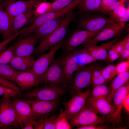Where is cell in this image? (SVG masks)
I'll use <instances>...</instances> for the list:
<instances>
[{
	"instance_id": "cell-1",
	"label": "cell",
	"mask_w": 129,
	"mask_h": 129,
	"mask_svg": "<svg viewBox=\"0 0 129 129\" xmlns=\"http://www.w3.org/2000/svg\"><path fill=\"white\" fill-rule=\"evenodd\" d=\"M74 18V14L72 11L64 17L60 25L52 33L40 42L35 48L32 55H41L64 40L69 26Z\"/></svg>"
},
{
	"instance_id": "cell-2",
	"label": "cell",
	"mask_w": 129,
	"mask_h": 129,
	"mask_svg": "<svg viewBox=\"0 0 129 129\" xmlns=\"http://www.w3.org/2000/svg\"><path fill=\"white\" fill-rule=\"evenodd\" d=\"M95 62L82 67L73 75L71 82L67 86L68 90L72 96L82 91L91 85L93 72L102 67L100 64Z\"/></svg>"
},
{
	"instance_id": "cell-3",
	"label": "cell",
	"mask_w": 129,
	"mask_h": 129,
	"mask_svg": "<svg viewBox=\"0 0 129 129\" xmlns=\"http://www.w3.org/2000/svg\"><path fill=\"white\" fill-rule=\"evenodd\" d=\"M72 128L86 125L112 124L106 117L101 116L90 109L85 104L79 111L68 118Z\"/></svg>"
},
{
	"instance_id": "cell-4",
	"label": "cell",
	"mask_w": 129,
	"mask_h": 129,
	"mask_svg": "<svg viewBox=\"0 0 129 129\" xmlns=\"http://www.w3.org/2000/svg\"><path fill=\"white\" fill-rule=\"evenodd\" d=\"M25 92H22L19 97L25 100H40L54 101L59 99L65 93L63 87L57 85H47Z\"/></svg>"
},
{
	"instance_id": "cell-5",
	"label": "cell",
	"mask_w": 129,
	"mask_h": 129,
	"mask_svg": "<svg viewBox=\"0 0 129 129\" xmlns=\"http://www.w3.org/2000/svg\"><path fill=\"white\" fill-rule=\"evenodd\" d=\"M86 104L97 114H101L109 119L114 129L119 128L120 125L116 109L112 103L109 102L107 98H95L88 96L86 100Z\"/></svg>"
},
{
	"instance_id": "cell-6",
	"label": "cell",
	"mask_w": 129,
	"mask_h": 129,
	"mask_svg": "<svg viewBox=\"0 0 129 129\" xmlns=\"http://www.w3.org/2000/svg\"><path fill=\"white\" fill-rule=\"evenodd\" d=\"M79 3V0H75L60 10L46 13L38 16L31 24L22 30L21 34L25 35L32 33L37 29L49 21L65 17L77 7Z\"/></svg>"
},
{
	"instance_id": "cell-7",
	"label": "cell",
	"mask_w": 129,
	"mask_h": 129,
	"mask_svg": "<svg viewBox=\"0 0 129 129\" xmlns=\"http://www.w3.org/2000/svg\"><path fill=\"white\" fill-rule=\"evenodd\" d=\"M78 24L81 28L95 31L103 29L113 23L109 17L98 11L81 14Z\"/></svg>"
},
{
	"instance_id": "cell-8",
	"label": "cell",
	"mask_w": 129,
	"mask_h": 129,
	"mask_svg": "<svg viewBox=\"0 0 129 129\" xmlns=\"http://www.w3.org/2000/svg\"><path fill=\"white\" fill-rule=\"evenodd\" d=\"M64 68L61 56L54 59L40 80V84L59 86L64 87Z\"/></svg>"
},
{
	"instance_id": "cell-9",
	"label": "cell",
	"mask_w": 129,
	"mask_h": 129,
	"mask_svg": "<svg viewBox=\"0 0 129 129\" xmlns=\"http://www.w3.org/2000/svg\"><path fill=\"white\" fill-rule=\"evenodd\" d=\"M9 96L3 97L0 101V129H11L19 125L17 116Z\"/></svg>"
},
{
	"instance_id": "cell-10",
	"label": "cell",
	"mask_w": 129,
	"mask_h": 129,
	"mask_svg": "<svg viewBox=\"0 0 129 129\" xmlns=\"http://www.w3.org/2000/svg\"><path fill=\"white\" fill-rule=\"evenodd\" d=\"M32 108L33 120L45 119L52 114L59 105V99L54 101L28 100Z\"/></svg>"
},
{
	"instance_id": "cell-11",
	"label": "cell",
	"mask_w": 129,
	"mask_h": 129,
	"mask_svg": "<svg viewBox=\"0 0 129 129\" xmlns=\"http://www.w3.org/2000/svg\"><path fill=\"white\" fill-rule=\"evenodd\" d=\"M64 40L62 41L50 49L48 53L43 54L35 60L31 71L39 81L53 61L56 52L63 45Z\"/></svg>"
},
{
	"instance_id": "cell-12",
	"label": "cell",
	"mask_w": 129,
	"mask_h": 129,
	"mask_svg": "<svg viewBox=\"0 0 129 129\" xmlns=\"http://www.w3.org/2000/svg\"><path fill=\"white\" fill-rule=\"evenodd\" d=\"M44 0H0V3L4 8L9 17L11 24L14 17L26 10L33 8Z\"/></svg>"
},
{
	"instance_id": "cell-13",
	"label": "cell",
	"mask_w": 129,
	"mask_h": 129,
	"mask_svg": "<svg viewBox=\"0 0 129 129\" xmlns=\"http://www.w3.org/2000/svg\"><path fill=\"white\" fill-rule=\"evenodd\" d=\"M128 27L125 22L112 23L101 30L90 40L83 44V46L96 45L98 42L106 41L121 35Z\"/></svg>"
},
{
	"instance_id": "cell-14",
	"label": "cell",
	"mask_w": 129,
	"mask_h": 129,
	"mask_svg": "<svg viewBox=\"0 0 129 129\" xmlns=\"http://www.w3.org/2000/svg\"><path fill=\"white\" fill-rule=\"evenodd\" d=\"M102 29L95 31L86 30L75 31L64 40L63 45L65 51L68 53L75 50L80 45L92 39Z\"/></svg>"
},
{
	"instance_id": "cell-15",
	"label": "cell",
	"mask_w": 129,
	"mask_h": 129,
	"mask_svg": "<svg viewBox=\"0 0 129 129\" xmlns=\"http://www.w3.org/2000/svg\"><path fill=\"white\" fill-rule=\"evenodd\" d=\"M16 42L13 43L15 56H25L32 55L35 46L38 40L32 33L21 35Z\"/></svg>"
},
{
	"instance_id": "cell-16",
	"label": "cell",
	"mask_w": 129,
	"mask_h": 129,
	"mask_svg": "<svg viewBox=\"0 0 129 129\" xmlns=\"http://www.w3.org/2000/svg\"><path fill=\"white\" fill-rule=\"evenodd\" d=\"M91 90V88H88L84 91L73 95L68 100L62 102L64 108V111L67 119L79 111L86 104V99Z\"/></svg>"
},
{
	"instance_id": "cell-17",
	"label": "cell",
	"mask_w": 129,
	"mask_h": 129,
	"mask_svg": "<svg viewBox=\"0 0 129 129\" xmlns=\"http://www.w3.org/2000/svg\"><path fill=\"white\" fill-rule=\"evenodd\" d=\"M11 99L17 116L19 125H24L32 118V110L29 103L18 97Z\"/></svg>"
},
{
	"instance_id": "cell-18",
	"label": "cell",
	"mask_w": 129,
	"mask_h": 129,
	"mask_svg": "<svg viewBox=\"0 0 129 129\" xmlns=\"http://www.w3.org/2000/svg\"><path fill=\"white\" fill-rule=\"evenodd\" d=\"M14 82L20 88L22 92L27 91L40 84L39 81L31 71H19L14 78Z\"/></svg>"
},
{
	"instance_id": "cell-19",
	"label": "cell",
	"mask_w": 129,
	"mask_h": 129,
	"mask_svg": "<svg viewBox=\"0 0 129 129\" xmlns=\"http://www.w3.org/2000/svg\"><path fill=\"white\" fill-rule=\"evenodd\" d=\"M119 38L104 43L100 46L96 45L83 46V49L97 60H105L108 55L107 51L119 39Z\"/></svg>"
},
{
	"instance_id": "cell-20",
	"label": "cell",
	"mask_w": 129,
	"mask_h": 129,
	"mask_svg": "<svg viewBox=\"0 0 129 129\" xmlns=\"http://www.w3.org/2000/svg\"><path fill=\"white\" fill-rule=\"evenodd\" d=\"M129 93V82L126 84L118 89L115 92L112 100V104L116 111L117 118L120 126L123 123L121 116V110L124 101Z\"/></svg>"
},
{
	"instance_id": "cell-21",
	"label": "cell",
	"mask_w": 129,
	"mask_h": 129,
	"mask_svg": "<svg viewBox=\"0 0 129 129\" xmlns=\"http://www.w3.org/2000/svg\"><path fill=\"white\" fill-rule=\"evenodd\" d=\"M64 17L57 18L46 22L36 29L32 33L38 41L41 42L51 35L58 27Z\"/></svg>"
},
{
	"instance_id": "cell-22",
	"label": "cell",
	"mask_w": 129,
	"mask_h": 129,
	"mask_svg": "<svg viewBox=\"0 0 129 129\" xmlns=\"http://www.w3.org/2000/svg\"><path fill=\"white\" fill-rule=\"evenodd\" d=\"M35 60L33 55L25 56H15L9 64L17 70L30 71H31Z\"/></svg>"
},
{
	"instance_id": "cell-23",
	"label": "cell",
	"mask_w": 129,
	"mask_h": 129,
	"mask_svg": "<svg viewBox=\"0 0 129 129\" xmlns=\"http://www.w3.org/2000/svg\"><path fill=\"white\" fill-rule=\"evenodd\" d=\"M32 8L18 15L14 18L12 25L13 35L19 32L20 30L26 24L34 14Z\"/></svg>"
},
{
	"instance_id": "cell-24",
	"label": "cell",
	"mask_w": 129,
	"mask_h": 129,
	"mask_svg": "<svg viewBox=\"0 0 129 129\" xmlns=\"http://www.w3.org/2000/svg\"><path fill=\"white\" fill-rule=\"evenodd\" d=\"M129 71L128 70L118 75L110 81L108 85L109 94L107 98L109 102L112 103L113 97L115 92L120 87L129 81Z\"/></svg>"
},
{
	"instance_id": "cell-25",
	"label": "cell",
	"mask_w": 129,
	"mask_h": 129,
	"mask_svg": "<svg viewBox=\"0 0 129 129\" xmlns=\"http://www.w3.org/2000/svg\"><path fill=\"white\" fill-rule=\"evenodd\" d=\"M0 33L4 40L13 36L11 24L9 16L4 8L0 3Z\"/></svg>"
},
{
	"instance_id": "cell-26",
	"label": "cell",
	"mask_w": 129,
	"mask_h": 129,
	"mask_svg": "<svg viewBox=\"0 0 129 129\" xmlns=\"http://www.w3.org/2000/svg\"><path fill=\"white\" fill-rule=\"evenodd\" d=\"M102 0H79L77 7L80 14L98 11Z\"/></svg>"
},
{
	"instance_id": "cell-27",
	"label": "cell",
	"mask_w": 129,
	"mask_h": 129,
	"mask_svg": "<svg viewBox=\"0 0 129 129\" xmlns=\"http://www.w3.org/2000/svg\"><path fill=\"white\" fill-rule=\"evenodd\" d=\"M124 0L114 1L111 0H102L98 11L105 15L109 16L110 14L118 6L124 3Z\"/></svg>"
},
{
	"instance_id": "cell-28",
	"label": "cell",
	"mask_w": 129,
	"mask_h": 129,
	"mask_svg": "<svg viewBox=\"0 0 129 129\" xmlns=\"http://www.w3.org/2000/svg\"><path fill=\"white\" fill-rule=\"evenodd\" d=\"M109 89L108 83L99 85L93 88L89 96L95 98H107L109 94Z\"/></svg>"
},
{
	"instance_id": "cell-29",
	"label": "cell",
	"mask_w": 129,
	"mask_h": 129,
	"mask_svg": "<svg viewBox=\"0 0 129 129\" xmlns=\"http://www.w3.org/2000/svg\"><path fill=\"white\" fill-rule=\"evenodd\" d=\"M19 71L10 65L0 64V76L13 82L14 78Z\"/></svg>"
},
{
	"instance_id": "cell-30",
	"label": "cell",
	"mask_w": 129,
	"mask_h": 129,
	"mask_svg": "<svg viewBox=\"0 0 129 129\" xmlns=\"http://www.w3.org/2000/svg\"><path fill=\"white\" fill-rule=\"evenodd\" d=\"M75 0H56L51 3L44 13L60 10Z\"/></svg>"
},
{
	"instance_id": "cell-31",
	"label": "cell",
	"mask_w": 129,
	"mask_h": 129,
	"mask_svg": "<svg viewBox=\"0 0 129 129\" xmlns=\"http://www.w3.org/2000/svg\"><path fill=\"white\" fill-rule=\"evenodd\" d=\"M102 67H100L95 70L93 72L92 77L91 85L94 87L106 83H108L102 74Z\"/></svg>"
},
{
	"instance_id": "cell-32",
	"label": "cell",
	"mask_w": 129,
	"mask_h": 129,
	"mask_svg": "<svg viewBox=\"0 0 129 129\" xmlns=\"http://www.w3.org/2000/svg\"><path fill=\"white\" fill-rule=\"evenodd\" d=\"M102 74L108 83L115 76L118 75L116 66L113 64H111L102 68Z\"/></svg>"
},
{
	"instance_id": "cell-33",
	"label": "cell",
	"mask_w": 129,
	"mask_h": 129,
	"mask_svg": "<svg viewBox=\"0 0 129 129\" xmlns=\"http://www.w3.org/2000/svg\"><path fill=\"white\" fill-rule=\"evenodd\" d=\"M14 56L13 43L6 50L0 53V64H9Z\"/></svg>"
},
{
	"instance_id": "cell-34",
	"label": "cell",
	"mask_w": 129,
	"mask_h": 129,
	"mask_svg": "<svg viewBox=\"0 0 129 129\" xmlns=\"http://www.w3.org/2000/svg\"><path fill=\"white\" fill-rule=\"evenodd\" d=\"M72 128L64 112L62 109H60L57 120L56 129H70Z\"/></svg>"
},
{
	"instance_id": "cell-35",
	"label": "cell",
	"mask_w": 129,
	"mask_h": 129,
	"mask_svg": "<svg viewBox=\"0 0 129 129\" xmlns=\"http://www.w3.org/2000/svg\"><path fill=\"white\" fill-rule=\"evenodd\" d=\"M126 8L125 7L124 3L118 6L110 14L109 18L112 21L113 20L123 16L124 14Z\"/></svg>"
},
{
	"instance_id": "cell-36",
	"label": "cell",
	"mask_w": 129,
	"mask_h": 129,
	"mask_svg": "<svg viewBox=\"0 0 129 129\" xmlns=\"http://www.w3.org/2000/svg\"><path fill=\"white\" fill-rule=\"evenodd\" d=\"M58 115L51 114L45 119L44 129H56V125Z\"/></svg>"
},
{
	"instance_id": "cell-37",
	"label": "cell",
	"mask_w": 129,
	"mask_h": 129,
	"mask_svg": "<svg viewBox=\"0 0 129 129\" xmlns=\"http://www.w3.org/2000/svg\"><path fill=\"white\" fill-rule=\"evenodd\" d=\"M21 92L11 89L0 86V96L3 97L9 96L11 98L19 97Z\"/></svg>"
},
{
	"instance_id": "cell-38",
	"label": "cell",
	"mask_w": 129,
	"mask_h": 129,
	"mask_svg": "<svg viewBox=\"0 0 129 129\" xmlns=\"http://www.w3.org/2000/svg\"><path fill=\"white\" fill-rule=\"evenodd\" d=\"M0 86L13 89L22 92L20 88L13 82L0 76Z\"/></svg>"
},
{
	"instance_id": "cell-39",
	"label": "cell",
	"mask_w": 129,
	"mask_h": 129,
	"mask_svg": "<svg viewBox=\"0 0 129 129\" xmlns=\"http://www.w3.org/2000/svg\"><path fill=\"white\" fill-rule=\"evenodd\" d=\"M108 124L86 125L79 127L76 129H114L113 127Z\"/></svg>"
},
{
	"instance_id": "cell-40",
	"label": "cell",
	"mask_w": 129,
	"mask_h": 129,
	"mask_svg": "<svg viewBox=\"0 0 129 129\" xmlns=\"http://www.w3.org/2000/svg\"><path fill=\"white\" fill-rule=\"evenodd\" d=\"M129 56V39L127 41L124 49L119 55L116 62L118 64L124 61Z\"/></svg>"
},
{
	"instance_id": "cell-41",
	"label": "cell",
	"mask_w": 129,
	"mask_h": 129,
	"mask_svg": "<svg viewBox=\"0 0 129 129\" xmlns=\"http://www.w3.org/2000/svg\"><path fill=\"white\" fill-rule=\"evenodd\" d=\"M21 32L20 31L19 32L13 35L11 37L0 42V53L4 50L5 47L12 41L15 39L18 35L21 34Z\"/></svg>"
},
{
	"instance_id": "cell-42",
	"label": "cell",
	"mask_w": 129,
	"mask_h": 129,
	"mask_svg": "<svg viewBox=\"0 0 129 129\" xmlns=\"http://www.w3.org/2000/svg\"><path fill=\"white\" fill-rule=\"evenodd\" d=\"M129 60L120 63L116 66L118 75L129 70Z\"/></svg>"
},
{
	"instance_id": "cell-43",
	"label": "cell",
	"mask_w": 129,
	"mask_h": 129,
	"mask_svg": "<svg viewBox=\"0 0 129 129\" xmlns=\"http://www.w3.org/2000/svg\"><path fill=\"white\" fill-rule=\"evenodd\" d=\"M129 39V35L128 33L124 39L117 43L116 52L119 55L124 48L127 41Z\"/></svg>"
},
{
	"instance_id": "cell-44",
	"label": "cell",
	"mask_w": 129,
	"mask_h": 129,
	"mask_svg": "<svg viewBox=\"0 0 129 129\" xmlns=\"http://www.w3.org/2000/svg\"><path fill=\"white\" fill-rule=\"evenodd\" d=\"M129 20V6L126 8L125 12L122 17L114 19L113 21V23L125 22Z\"/></svg>"
},
{
	"instance_id": "cell-45",
	"label": "cell",
	"mask_w": 129,
	"mask_h": 129,
	"mask_svg": "<svg viewBox=\"0 0 129 129\" xmlns=\"http://www.w3.org/2000/svg\"><path fill=\"white\" fill-rule=\"evenodd\" d=\"M34 129H44L45 125V119L38 120H33Z\"/></svg>"
},
{
	"instance_id": "cell-46",
	"label": "cell",
	"mask_w": 129,
	"mask_h": 129,
	"mask_svg": "<svg viewBox=\"0 0 129 129\" xmlns=\"http://www.w3.org/2000/svg\"><path fill=\"white\" fill-rule=\"evenodd\" d=\"M123 107L129 114V93L125 97L123 103Z\"/></svg>"
},
{
	"instance_id": "cell-47",
	"label": "cell",
	"mask_w": 129,
	"mask_h": 129,
	"mask_svg": "<svg viewBox=\"0 0 129 129\" xmlns=\"http://www.w3.org/2000/svg\"><path fill=\"white\" fill-rule=\"evenodd\" d=\"M33 120L32 118L28 121L26 124L23 126H20L21 129H33L34 126L32 121Z\"/></svg>"
},
{
	"instance_id": "cell-48",
	"label": "cell",
	"mask_w": 129,
	"mask_h": 129,
	"mask_svg": "<svg viewBox=\"0 0 129 129\" xmlns=\"http://www.w3.org/2000/svg\"><path fill=\"white\" fill-rule=\"evenodd\" d=\"M119 55L117 52L107 58L105 60L112 62L118 58Z\"/></svg>"
},
{
	"instance_id": "cell-49",
	"label": "cell",
	"mask_w": 129,
	"mask_h": 129,
	"mask_svg": "<svg viewBox=\"0 0 129 129\" xmlns=\"http://www.w3.org/2000/svg\"><path fill=\"white\" fill-rule=\"evenodd\" d=\"M117 43H115L108 50L107 58L116 52Z\"/></svg>"
},
{
	"instance_id": "cell-50",
	"label": "cell",
	"mask_w": 129,
	"mask_h": 129,
	"mask_svg": "<svg viewBox=\"0 0 129 129\" xmlns=\"http://www.w3.org/2000/svg\"><path fill=\"white\" fill-rule=\"evenodd\" d=\"M113 0V1H117L118 0Z\"/></svg>"
},
{
	"instance_id": "cell-51",
	"label": "cell",
	"mask_w": 129,
	"mask_h": 129,
	"mask_svg": "<svg viewBox=\"0 0 129 129\" xmlns=\"http://www.w3.org/2000/svg\"><path fill=\"white\" fill-rule=\"evenodd\" d=\"M125 0V1H126L127 0L129 1V0Z\"/></svg>"
},
{
	"instance_id": "cell-52",
	"label": "cell",
	"mask_w": 129,
	"mask_h": 129,
	"mask_svg": "<svg viewBox=\"0 0 129 129\" xmlns=\"http://www.w3.org/2000/svg\"></svg>"
},
{
	"instance_id": "cell-53",
	"label": "cell",
	"mask_w": 129,
	"mask_h": 129,
	"mask_svg": "<svg viewBox=\"0 0 129 129\" xmlns=\"http://www.w3.org/2000/svg\"><path fill=\"white\" fill-rule=\"evenodd\" d=\"M54 0V1H55V0Z\"/></svg>"
},
{
	"instance_id": "cell-54",
	"label": "cell",
	"mask_w": 129,
	"mask_h": 129,
	"mask_svg": "<svg viewBox=\"0 0 129 129\" xmlns=\"http://www.w3.org/2000/svg\"><path fill=\"white\" fill-rule=\"evenodd\" d=\"M0 34H1L0 33Z\"/></svg>"
}]
</instances>
